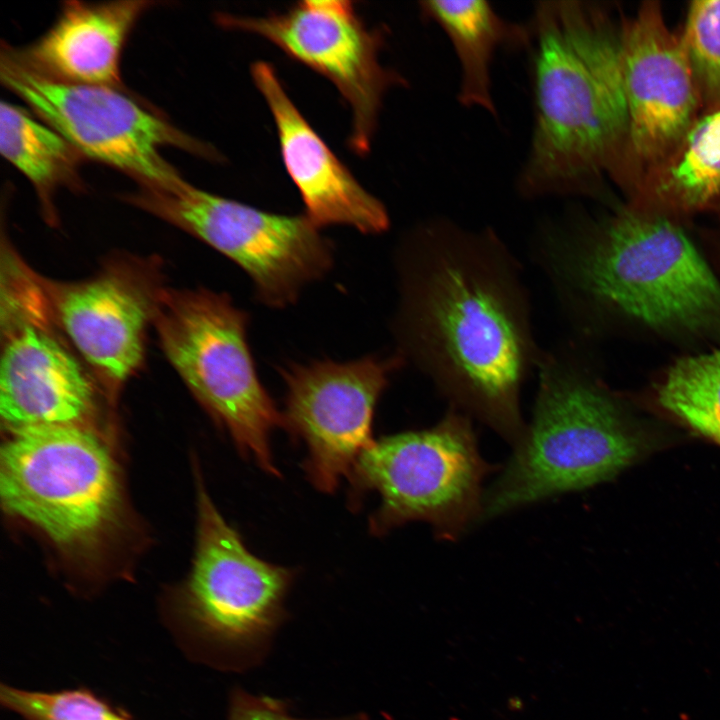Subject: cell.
<instances>
[{
    "mask_svg": "<svg viewBox=\"0 0 720 720\" xmlns=\"http://www.w3.org/2000/svg\"><path fill=\"white\" fill-rule=\"evenodd\" d=\"M395 266L396 355L514 448L527 430L521 387L542 353L513 257L490 229L434 219L401 240Z\"/></svg>",
    "mask_w": 720,
    "mask_h": 720,
    "instance_id": "6da1fadb",
    "label": "cell"
},
{
    "mask_svg": "<svg viewBox=\"0 0 720 720\" xmlns=\"http://www.w3.org/2000/svg\"><path fill=\"white\" fill-rule=\"evenodd\" d=\"M528 25L534 124L518 190L583 193L627 142L621 34L579 1L538 2Z\"/></svg>",
    "mask_w": 720,
    "mask_h": 720,
    "instance_id": "7a4b0ae2",
    "label": "cell"
},
{
    "mask_svg": "<svg viewBox=\"0 0 720 720\" xmlns=\"http://www.w3.org/2000/svg\"><path fill=\"white\" fill-rule=\"evenodd\" d=\"M539 242L566 310L590 300L666 330L720 320V283L685 232L665 218L625 212L588 235L564 223Z\"/></svg>",
    "mask_w": 720,
    "mask_h": 720,
    "instance_id": "3957f363",
    "label": "cell"
},
{
    "mask_svg": "<svg viewBox=\"0 0 720 720\" xmlns=\"http://www.w3.org/2000/svg\"><path fill=\"white\" fill-rule=\"evenodd\" d=\"M531 424L492 486L481 519L614 477L639 452L616 401L578 367L568 347L542 353Z\"/></svg>",
    "mask_w": 720,
    "mask_h": 720,
    "instance_id": "277c9868",
    "label": "cell"
},
{
    "mask_svg": "<svg viewBox=\"0 0 720 720\" xmlns=\"http://www.w3.org/2000/svg\"><path fill=\"white\" fill-rule=\"evenodd\" d=\"M191 574L166 616L168 634L194 663L240 672L260 663L287 612L295 570L252 554L198 479Z\"/></svg>",
    "mask_w": 720,
    "mask_h": 720,
    "instance_id": "5b68a950",
    "label": "cell"
},
{
    "mask_svg": "<svg viewBox=\"0 0 720 720\" xmlns=\"http://www.w3.org/2000/svg\"><path fill=\"white\" fill-rule=\"evenodd\" d=\"M249 315L206 288L162 287L152 324L170 364L239 451L279 476L270 434L282 413L261 383L247 340Z\"/></svg>",
    "mask_w": 720,
    "mask_h": 720,
    "instance_id": "8992f818",
    "label": "cell"
},
{
    "mask_svg": "<svg viewBox=\"0 0 720 720\" xmlns=\"http://www.w3.org/2000/svg\"><path fill=\"white\" fill-rule=\"evenodd\" d=\"M492 466L480 455L470 417L450 408L431 428L383 436L366 448L348 479L349 504L371 491L381 502L369 520L376 536L411 521L455 540L482 517V484Z\"/></svg>",
    "mask_w": 720,
    "mask_h": 720,
    "instance_id": "52a82bcc",
    "label": "cell"
},
{
    "mask_svg": "<svg viewBox=\"0 0 720 720\" xmlns=\"http://www.w3.org/2000/svg\"><path fill=\"white\" fill-rule=\"evenodd\" d=\"M11 434L0 453L5 510L65 549L95 544L121 504L108 448L86 426H37Z\"/></svg>",
    "mask_w": 720,
    "mask_h": 720,
    "instance_id": "ba28073f",
    "label": "cell"
},
{
    "mask_svg": "<svg viewBox=\"0 0 720 720\" xmlns=\"http://www.w3.org/2000/svg\"><path fill=\"white\" fill-rule=\"evenodd\" d=\"M124 200L196 237L237 264L256 298L272 308L296 302L331 269L334 249L305 215H283L214 195L185 180L140 186Z\"/></svg>",
    "mask_w": 720,
    "mask_h": 720,
    "instance_id": "9c48e42d",
    "label": "cell"
},
{
    "mask_svg": "<svg viewBox=\"0 0 720 720\" xmlns=\"http://www.w3.org/2000/svg\"><path fill=\"white\" fill-rule=\"evenodd\" d=\"M2 83L59 132L84 158L116 168L140 186H167L183 179L161 155L172 146L217 159L210 146L184 133L119 88L69 84L43 78L2 48Z\"/></svg>",
    "mask_w": 720,
    "mask_h": 720,
    "instance_id": "30bf717a",
    "label": "cell"
},
{
    "mask_svg": "<svg viewBox=\"0 0 720 720\" xmlns=\"http://www.w3.org/2000/svg\"><path fill=\"white\" fill-rule=\"evenodd\" d=\"M403 364L395 355L281 367L286 387L282 427L305 443L304 471L316 489L333 492L373 443L375 408L390 376Z\"/></svg>",
    "mask_w": 720,
    "mask_h": 720,
    "instance_id": "8fae6325",
    "label": "cell"
},
{
    "mask_svg": "<svg viewBox=\"0 0 720 720\" xmlns=\"http://www.w3.org/2000/svg\"><path fill=\"white\" fill-rule=\"evenodd\" d=\"M217 19L226 28L263 37L329 79L351 111V148L358 154L369 151L385 92L405 80L381 65L380 38L350 1H302L281 13Z\"/></svg>",
    "mask_w": 720,
    "mask_h": 720,
    "instance_id": "7c38bea8",
    "label": "cell"
},
{
    "mask_svg": "<svg viewBox=\"0 0 720 720\" xmlns=\"http://www.w3.org/2000/svg\"><path fill=\"white\" fill-rule=\"evenodd\" d=\"M41 290L1 296L0 415L10 432L37 426H85L95 386L53 329Z\"/></svg>",
    "mask_w": 720,
    "mask_h": 720,
    "instance_id": "4fadbf2b",
    "label": "cell"
},
{
    "mask_svg": "<svg viewBox=\"0 0 720 720\" xmlns=\"http://www.w3.org/2000/svg\"><path fill=\"white\" fill-rule=\"evenodd\" d=\"M153 261L121 258L87 280L41 277L54 318L110 396L143 362L145 333L163 287Z\"/></svg>",
    "mask_w": 720,
    "mask_h": 720,
    "instance_id": "5bb4252c",
    "label": "cell"
},
{
    "mask_svg": "<svg viewBox=\"0 0 720 720\" xmlns=\"http://www.w3.org/2000/svg\"><path fill=\"white\" fill-rule=\"evenodd\" d=\"M628 110L627 144L646 162L682 145L701 102L681 43L656 4H646L621 33Z\"/></svg>",
    "mask_w": 720,
    "mask_h": 720,
    "instance_id": "9a60e30c",
    "label": "cell"
},
{
    "mask_svg": "<svg viewBox=\"0 0 720 720\" xmlns=\"http://www.w3.org/2000/svg\"><path fill=\"white\" fill-rule=\"evenodd\" d=\"M251 75L273 116L282 159L301 195L304 214L318 228L347 225L365 234L386 231L389 215L383 203L356 180L311 127L273 66L257 61Z\"/></svg>",
    "mask_w": 720,
    "mask_h": 720,
    "instance_id": "2e32d148",
    "label": "cell"
},
{
    "mask_svg": "<svg viewBox=\"0 0 720 720\" xmlns=\"http://www.w3.org/2000/svg\"><path fill=\"white\" fill-rule=\"evenodd\" d=\"M153 1L63 3L53 25L22 49L7 46L31 72L69 84L121 88L122 49L141 15Z\"/></svg>",
    "mask_w": 720,
    "mask_h": 720,
    "instance_id": "e0dca14e",
    "label": "cell"
},
{
    "mask_svg": "<svg viewBox=\"0 0 720 720\" xmlns=\"http://www.w3.org/2000/svg\"><path fill=\"white\" fill-rule=\"evenodd\" d=\"M420 9L443 30L453 47L460 67L459 103L496 117L491 77L494 56L500 48L529 49V25L503 18L484 0H429L420 2Z\"/></svg>",
    "mask_w": 720,
    "mask_h": 720,
    "instance_id": "ac0fdd59",
    "label": "cell"
},
{
    "mask_svg": "<svg viewBox=\"0 0 720 720\" xmlns=\"http://www.w3.org/2000/svg\"><path fill=\"white\" fill-rule=\"evenodd\" d=\"M0 152L32 184L43 217L57 223L54 197L60 188L80 189L84 158L59 132L25 109L0 105Z\"/></svg>",
    "mask_w": 720,
    "mask_h": 720,
    "instance_id": "d6986e66",
    "label": "cell"
},
{
    "mask_svg": "<svg viewBox=\"0 0 720 720\" xmlns=\"http://www.w3.org/2000/svg\"><path fill=\"white\" fill-rule=\"evenodd\" d=\"M659 404L720 445V348L679 359L657 388Z\"/></svg>",
    "mask_w": 720,
    "mask_h": 720,
    "instance_id": "ffe728a7",
    "label": "cell"
},
{
    "mask_svg": "<svg viewBox=\"0 0 720 720\" xmlns=\"http://www.w3.org/2000/svg\"><path fill=\"white\" fill-rule=\"evenodd\" d=\"M660 191L685 209L704 206L720 195V107L692 125Z\"/></svg>",
    "mask_w": 720,
    "mask_h": 720,
    "instance_id": "44dd1931",
    "label": "cell"
},
{
    "mask_svg": "<svg viewBox=\"0 0 720 720\" xmlns=\"http://www.w3.org/2000/svg\"><path fill=\"white\" fill-rule=\"evenodd\" d=\"M0 702L24 720H134L84 688L45 692L2 684Z\"/></svg>",
    "mask_w": 720,
    "mask_h": 720,
    "instance_id": "7402d4cb",
    "label": "cell"
},
{
    "mask_svg": "<svg viewBox=\"0 0 720 720\" xmlns=\"http://www.w3.org/2000/svg\"><path fill=\"white\" fill-rule=\"evenodd\" d=\"M681 43L692 68L700 100L720 107V0L690 4Z\"/></svg>",
    "mask_w": 720,
    "mask_h": 720,
    "instance_id": "603a6c76",
    "label": "cell"
},
{
    "mask_svg": "<svg viewBox=\"0 0 720 720\" xmlns=\"http://www.w3.org/2000/svg\"><path fill=\"white\" fill-rule=\"evenodd\" d=\"M227 720H310L294 717L288 704L268 696L253 695L243 689L235 688L229 698ZM319 720V719H318ZM320 720H367L362 714Z\"/></svg>",
    "mask_w": 720,
    "mask_h": 720,
    "instance_id": "cb8c5ba5",
    "label": "cell"
}]
</instances>
